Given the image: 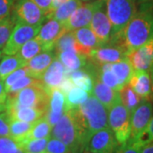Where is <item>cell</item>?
I'll list each match as a JSON object with an SVG mask.
<instances>
[{
	"label": "cell",
	"instance_id": "obj_1",
	"mask_svg": "<svg viewBox=\"0 0 153 153\" xmlns=\"http://www.w3.org/2000/svg\"><path fill=\"white\" fill-rule=\"evenodd\" d=\"M153 39V8L140 9L125 28L111 37L109 43L124 47L127 55Z\"/></svg>",
	"mask_w": 153,
	"mask_h": 153
},
{
	"label": "cell",
	"instance_id": "obj_2",
	"mask_svg": "<svg viewBox=\"0 0 153 153\" xmlns=\"http://www.w3.org/2000/svg\"><path fill=\"white\" fill-rule=\"evenodd\" d=\"M73 110L88 138L94 132L109 127L108 110L91 94L82 104Z\"/></svg>",
	"mask_w": 153,
	"mask_h": 153
},
{
	"label": "cell",
	"instance_id": "obj_3",
	"mask_svg": "<svg viewBox=\"0 0 153 153\" xmlns=\"http://www.w3.org/2000/svg\"><path fill=\"white\" fill-rule=\"evenodd\" d=\"M51 137L65 143L71 152L84 147L88 140V135L76 119L73 108L66 110L60 120L52 128Z\"/></svg>",
	"mask_w": 153,
	"mask_h": 153
},
{
	"label": "cell",
	"instance_id": "obj_4",
	"mask_svg": "<svg viewBox=\"0 0 153 153\" xmlns=\"http://www.w3.org/2000/svg\"><path fill=\"white\" fill-rule=\"evenodd\" d=\"M49 96L42 81L30 85L16 94H8L6 100L7 107H34L47 110Z\"/></svg>",
	"mask_w": 153,
	"mask_h": 153
},
{
	"label": "cell",
	"instance_id": "obj_5",
	"mask_svg": "<svg viewBox=\"0 0 153 153\" xmlns=\"http://www.w3.org/2000/svg\"><path fill=\"white\" fill-rule=\"evenodd\" d=\"M106 15L109 18L111 37L121 33L138 12L136 0H104Z\"/></svg>",
	"mask_w": 153,
	"mask_h": 153
},
{
	"label": "cell",
	"instance_id": "obj_6",
	"mask_svg": "<svg viewBox=\"0 0 153 153\" xmlns=\"http://www.w3.org/2000/svg\"><path fill=\"white\" fill-rule=\"evenodd\" d=\"M130 116L122 102L108 110V125L119 145L127 142L130 137Z\"/></svg>",
	"mask_w": 153,
	"mask_h": 153
},
{
	"label": "cell",
	"instance_id": "obj_7",
	"mask_svg": "<svg viewBox=\"0 0 153 153\" xmlns=\"http://www.w3.org/2000/svg\"><path fill=\"white\" fill-rule=\"evenodd\" d=\"M42 25L33 26L16 22L10 38L3 48V53L7 55L17 54L20 49L27 41L37 36Z\"/></svg>",
	"mask_w": 153,
	"mask_h": 153
},
{
	"label": "cell",
	"instance_id": "obj_8",
	"mask_svg": "<svg viewBox=\"0 0 153 153\" xmlns=\"http://www.w3.org/2000/svg\"><path fill=\"white\" fill-rule=\"evenodd\" d=\"M119 144L109 127L94 132L88 138L85 151L98 153H114Z\"/></svg>",
	"mask_w": 153,
	"mask_h": 153
},
{
	"label": "cell",
	"instance_id": "obj_9",
	"mask_svg": "<svg viewBox=\"0 0 153 153\" xmlns=\"http://www.w3.org/2000/svg\"><path fill=\"white\" fill-rule=\"evenodd\" d=\"M89 27L101 45L107 44L111 38L112 28L109 18L106 15L104 0H100L98 7L94 12Z\"/></svg>",
	"mask_w": 153,
	"mask_h": 153
},
{
	"label": "cell",
	"instance_id": "obj_10",
	"mask_svg": "<svg viewBox=\"0 0 153 153\" xmlns=\"http://www.w3.org/2000/svg\"><path fill=\"white\" fill-rule=\"evenodd\" d=\"M14 17L16 22L27 25H42L45 20L44 12L30 0H17L14 6Z\"/></svg>",
	"mask_w": 153,
	"mask_h": 153
},
{
	"label": "cell",
	"instance_id": "obj_11",
	"mask_svg": "<svg viewBox=\"0 0 153 153\" xmlns=\"http://www.w3.org/2000/svg\"><path fill=\"white\" fill-rule=\"evenodd\" d=\"M127 56L126 49L117 44L108 43L93 49L88 58L93 61L97 66L105 64H112Z\"/></svg>",
	"mask_w": 153,
	"mask_h": 153
},
{
	"label": "cell",
	"instance_id": "obj_12",
	"mask_svg": "<svg viewBox=\"0 0 153 153\" xmlns=\"http://www.w3.org/2000/svg\"><path fill=\"white\" fill-rule=\"evenodd\" d=\"M66 33L67 31L62 23L54 19H49L48 22L42 25L35 38L41 44L44 51H51L55 49L58 39Z\"/></svg>",
	"mask_w": 153,
	"mask_h": 153
},
{
	"label": "cell",
	"instance_id": "obj_13",
	"mask_svg": "<svg viewBox=\"0 0 153 153\" xmlns=\"http://www.w3.org/2000/svg\"><path fill=\"white\" fill-rule=\"evenodd\" d=\"M100 0L88 1L82 3L76 10L71 15L63 25L66 27L67 32H72L79 28L84 27H89L93 17L94 12L98 7Z\"/></svg>",
	"mask_w": 153,
	"mask_h": 153
},
{
	"label": "cell",
	"instance_id": "obj_14",
	"mask_svg": "<svg viewBox=\"0 0 153 153\" xmlns=\"http://www.w3.org/2000/svg\"><path fill=\"white\" fill-rule=\"evenodd\" d=\"M153 113V102L142 100L130 116V137L132 140L147 127Z\"/></svg>",
	"mask_w": 153,
	"mask_h": 153
},
{
	"label": "cell",
	"instance_id": "obj_15",
	"mask_svg": "<svg viewBox=\"0 0 153 153\" xmlns=\"http://www.w3.org/2000/svg\"><path fill=\"white\" fill-rule=\"evenodd\" d=\"M46 92L49 96V102L44 117L53 128L66 111V95L60 88H54Z\"/></svg>",
	"mask_w": 153,
	"mask_h": 153
},
{
	"label": "cell",
	"instance_id": "obj_16",
	"mask_svg": "<svg viewBox=\"0 0 153 153\" xmlns=\"http://www.w3.org/2000/svg\"><path fill=\"white\" fill-rule=\"evenodd\" d=\"M152 51L153 39H152L127 55L134 71H149L153 63Z\"/></svg>",
	"mask_w": 153,
	"mask_h": 153
},
{
	"label": "cell",
	"instance_id": "obj_17",
	"mask_svg": "<svg viewBox=\"0 0 153 153\" xmlns=\"http://www.w3.org/2000/svg\"><path fill=\"white\" fill-rule=\"evenodd\" d=\"M76 40V52L85 57L88 56L93 49L100 46L98 39L89 27L79 28L72 31Z\"/></svg>",
	"mask_w": 153,
	"mask_h": 153
},
{
	"label": "cell",
	"instance_id": "obj_18",
	"mask_svg": "<svg viewBox=\"0 0 153 153\" xmlns=\"http://www.w3.org/2000/svg\"><path fill=\"white\" fill-rule=\"evenodd\" d=\"M91 94H93L107 110L111 108L121 101L120 91L115 90L105 85L96 76L94 80V86Z\"/></svg>",
	"mask_w": 153,
	"mask_h": 153
},
{
	"label": "cell",
	"instance_id": "obj_19",
	"mask_svg": "<svg viewBox=\"0 0 153 153\" xmlns=\"http://www.w3.org/2000/svg\"><path fill=\"white\" fill-rule=\"evenodd\" d=\"M128 84L142 100L153 102L152 79L148 71H134Z\"/></svg>",
	"mask_w": 153,
	"mask_h": 153
},
{
	"label": "cell",
	"instance_id": "obj_20",
	"mask_svg": "<svg viewBox=\"0 0 153 153\" xmlns=\"http://www.w3.org/2000/svg\"><path fill=\"white\" fill-rule=\"evenodd\" d=\"M66 67L57 57H55L41 77V81L44 84L45 90L47 91L54 88L60 87L61 82L66 77Z\"/></svg>",
	"mask_w": 153,
	"mask_h": 153
},
{
	"label": "cell",
	"instance_id": "obj_21",
	"mask_svg": "<svg viewBox=\"0 0 153 153\" xmlns=\"http://www.w3.org/2000/svg\"><path fill=\"white\" fill-rule=\"evenodd\" d=\"M55 57V53L53 50L44 51L34 56L26 65L29 71V76L41 80L44 72L47 70Z\"/></svg>",
	"mask_w": 153,
	"mask_h": 153
},
{
	"label": "cell",
	"instance_id": "obj_22",
	"mask_svg": "<svg viewBox=\"0 0 153 153\" xmlns=\"http://www.w3.org/2000/svg\"><path fill=\"white\" fill-rule=\"evenodd\" d=\"M6 111L9 113L10 119L24 121L27 123H32L44 117L46 111L40 108L34 107H24V106H16V107H7Z\"/></svg>",
	"mask_w": 153,
	"mask_h": 153
},
{
	"label": "cell",
	"instance_id": "obj_23",
	"mask_svg": "<svg viewBox=\"0 0 153 153\" xmlns=\"http://www.w3.org/2000/svg\"><path fill=\"white\" fill-rule=\"evenodd\" d=\"M56 57L69 71L82 69L87 64V57L74 51H62L58 53Z\"/></svg>",
	"mask_w": 153,
	"mask_h": 153
},
{
	"label": "cell",
	"instance_id": "obj_24",
	"mask_svg": "<svg viewBox=\"0 0 153 153\" xmlns=\"http://www.w3.org/2000/svg\"><path fill=\"white\" fill-rule=\"evenodd\" d=\"M82 1L81 0H67L64 4H62L55 10L52 11L48 16L46 17L47 20L54 19L60 23L64 24L71 16V15L76 10L79 6L82 4Z\"/></svg>",
	"mask_w": 153,
	"mask_h": 153
},
{
	"label": "cell",
	"instance_id": "obj_25",
	"mask_svg": "<svg viewBox=\"0 0 153 153\" xmlns=\"http://www.w3.org/2000/svg\"><path fill=\"white\" fill-rule=\"evenodd\" d=\"M66 76L71 78V80L76 87L85 90L89 94H91L94 86L93 77L82 68L75 71H69L66 69Z\"/></svg>",
	"mask_w": 153,
	"mask_h": 153
},
{
	"label": "cell",
	"instance_id": "obj_26",
	"mask_svg": "<svg viewBox=\"0 0 153 153\" xmlns=\"http://www.w3.org/2000/svg\"><path fill=\"white\" fill-rule=\"evenodd\" d=\"M111 70L113 71L123 86H125L126 84L128 83L132 74L134 71L127 56L122 60L111 64Z\"/></svg>",
	"mask_w": 153,
	"mask_h": 153
},
{
	"label": "cell",
	"instance_id": "obj_27",
	"mask_svg": "<svg viewBox=\"0 0 153 153\" xmlns=\"http://www.w3.org/2000/svg\"><path fill=\"white\" fill-rule=\"evenodd\" d=\"M26 63L16 54L13 55H4L0 61V76L4 81L13 71L26 66Z\"/></svg>",
	"mask_w": 153,
	"mask_h": 153
},
{
	"label": "cell",
	"instance_id": "obj_28",
	"mask_svg": "<svg viewBox=\"0 0 153 153\" xmlns=\"http://www.w3.org/2000/svg\"><path fill=\"white\" fill-rule=\"evenodd\" d=\"M33 128L32 123H27L24 121L11 119L10 126V136L22 144L27 140L28 134Z\"/></svg>",
	"mask_w": 153,
	"mask_h": 153
},
{
	"label": "cell",
	"instance_id": "obj_29",
	"mask_svg": "<svg viewBox=\"0 0 153 153\" xmlns=\"http://www.w3.org/2000/svg\"><path fill=\"white\" fill-rule=\"evenodd\" d=\"M44 52V49L41 44L36 38H33L27 41L18 51L17 55L26 64L34 56Z\"/></svg>",
	"mask_w": 153,
	"mask_h": 153
},
{
	"label": "cell",
	"instance_id": "obj_30",
	"mask_svg": "<svg viewBox=\"0 0 153 153\" xmlns=\"http://www.w3.org/2000/svg\"><path fill=\"white\" fill-rule=\"evenodd\" d=\"M51 131H52V126L49 124V122L44 116L33 123V128L30 133L28 134L27 140L30 139L49 138L51 136Z\"/></svg>",
	"mask_w": 153,
	"mask_h": 153
},
{
	"label": "cell",
	"instance_id": "obj_31",
	"mask_svg": "<svg viewBox=\"0 0 153 153\" xmlns=\"http://www.w3.org/2000/svg\"><path fill=\"white\" fill-rule=\"evenodd\" d=\"M99 67H100L99 74L96 75L99 79L110 88H113L115 90L120 91L123 86L121 84L118 78L116 76L113 71L111 70V64H105Z\"/></svg>",
	"mask_w": 153,
	"mask_h": 153
},
{
	"label": "cell",
	"instance_id": "obj_32",
	"mask_svg": "<svg viewBox=\"0 0 153 153\" xmlns=\"http://www.w3.org/2000/svg\"><path fill=\"white\" fill-rule=\"evenodd\" d=\"M120 96L122 103L130 111V113L136 108L142 100V99L132 89V88L128 84H126L121 89Z\"/></svg>",
	"mask_w": 153,
	"mask_h": 153
},
{
	"label": "cell",
	"instance_id": "obj_33",
	"mask_svg": "<svg viewBox=\"0 0 153 153\" xmlns=\"http://www.w3.org/2000/svg\"><path fill=\"white\" fill-rule=\"evenodd\" d=\"M65 95L66 109H72L82 104L88 99L89 94L80 88L74 86Z\"/></svg>",
	"mask_w": 153,
	"mask_h": 153
},
{
	"label": "cell",
	"instance_id": "obj_34",
	"mask_svg": "<svg viewBox=\"0 0 153 153\" xmlns=\"http://www.w3.org/2000/svg\"><path fill=\"white\" fill-rule=\"evenodd\" d=\"M55 55L62 51L76 52V40L72 32H67L60 37L55 45Z\"/></svg>",
	"mask_w": 153,
	"mask_h": 153
},
{
	"label": "cell",
	"instance_id": "obj_35",
	"mask_svg": "<svg viewBox=\"0 0 153 153\" xmlns=\"http://www.w3.org/2000/svg\"><path fill=\"white\" fill-rule=\"evenodd\" d=\"M16 23L15 17L0 18V49L4 47Z\"/></svg>",
	"mask_w": 153,
	"mask_h": 153
},
{
	"label": "cell",
	"instance_id": "obj_36",
	"mask_svg": "<svg viewBox=\"0 0 153 153\" xmlns=\"http://www.w3.org/2000/svg\"><path fill=\"white\" fill-rule=\"evenodd\" d=\"M49 138L27 140L22 144V149L25 152L44 153Z\"/></svg>",
	"mask_w": 153,
	"mask_h": 153
},
{
	"label": "cell",
	"instance_id": "obj_37",
	"mask_svg": "<svg viewBox=\"0 0 153 153\" xmlns=\"http://www.w3.org/2000/svg\"><path fill=\"white\" fill-rule=\"evenodd\" d=\"M70 148L60 140L51 137L49 139L44 153H71Z\"/></svg>",
	"mask_w": 153,
	"mask_h": 153
},
{
	"label": "cell",
	"instance_id": "obj_38",
	"mask_svg": "<svg viewBox=\"0 0 153 153\" xmlns=\"http://www.w3.org/2000/svg\"><path fill=\"white\" fill-rule=\"evenodd\" d=\"M39 81H41V80L34 78V77L31 76H23L22 78H20L19 80H17L12 86L9 88V89L7 90V94H16L17 92H19V91H21L23 88H25L28 87L30 85H33L34 83H37Z\"/></svg>",
	"mask_w": 153,
	"mask_h": 153
},
{
	"label": "cell",
	"instance_id": "obj_39",
	"mask_svg": "<svg viewBox=\"0 0 153 153\" xmlns=\"http://www.w3.org/2000/svg\"><path fill=\"white\" fill-rule=\"evenodd\" d=\"M21 148V144L10 136L0 137V153H16Z\"/></svg>",
	"mask_w": 153,
	"mask_h": 153
},
{
	"label": "cell",
	"instance_id": "obj_40",
	"mask_svg": "<svg viewBox=\"0 0 153 153\" xmlns=\"http://www.w3.org/2000/svg\"><path fill=\"white\" fill-rule=\"evenodd\" d=\"M25 76H29V71H28L27 66L19 68V69H17L15 71H13L12 73H10L4 80V88H5L6 92L9 89V88L12 86L15 82H16L17 80H19L20 78H22V77Z\"/></svg>",
	"mask_w": 153,
	"mask_h": 153
},
{
	"label": "cell",
	"instance_id": "obj_41",
	"mask_svg": "<svg viewBox=\"0 0 153 153\" xmlns=\"http://www.w3.org/2000/svg\"><path fill=\"white\" fill-rule=\"evenodd\" d=\"M10 117L5 111L0 112V137L10 136Z\"/></svg>",
	"mask_w": 153,
	"mask_h": 153
},
{
	"label": "cell",
	"instance_id": "obj_42",
	"mask_svg": "<svg viewBox=\"0 0 153 153\" xmlns=\"http://www.w3.org/2000/svg\"><path fill=\"white\" fill-rule=\"evenodd\" d=\"M14 2L15 0H0V18L10 16L15 6Z\"/></svg>",
	"mask_w": 153,
	"mask_h": 153
},
{
	"label": "cell",
	"instance_id": "obj_43",
	"mask_svg": "<svg viewBox=\"0 0 153 153\" xmlns=\"http://www.w3.org/2000/svg\"><path fill=\"white\" fill-rule=\"evenodd\" d=\"M121 146L117 149L116 153H140V146L135 143L128 140L127 142L120 145Z\"/></svg>",
	"mask_w": 153,
	"mask_h": 153
},
{
	"label": "cell",
	"instance_id": "obj_44",
	"mask_svg": "<svg viewBox=\"0 0 153 153\" xmlns=\"http://www.w3.org/2000/svg\"><path fill=\"white\" fill-rule=\"evenodd\" d=\"M34 3L36 5H38L42 10L44 12V15L46 16L51 9L52 0H30Z\"/></svg>",
	"mask_w": 153,
	"mask_h": 153
},
{
	"label": "cell",
	"instance_id": "obj_45",
	"mask_svg": "<svg viewBox=\"0 0 153 153\" xmlns=\"http://www.w3.org/2000/svg\"><path fill=\"white\" fill-rule=\"evenodd\" d=\"M8 97V94L6 92L4 81H0V104H5Z\"/></svg>",
	"mask_w": 153,
	"mask_h": 153
},
{
	"label": "cell",
	"instance_id": "obj_46",
	"mask_svg": "<svg viewBox=\"0 0 153 153\" xmlns=\"http://www.w3.org/2000/svg\"><path fill=\"white\" fill-rule=\"evenodd\" d=\"M140 9H152L153 8V0H136Z\"/></svg>",
	"mask_w": 153,
	"mask_h": 153
},
{
	"label": "cell",
	"instance_id": "obj_47",
	"mask_svg": "<svg viewBox=\"0 0 153 153\" xmlns=\"http://www.w3.org/2000/svg\"><path fill=\"white\" fill-rule=\"evenodd\" d=\"M145 131L146 132V134H147V135L150 138V140H151V141H152L153 140V113L152 116V117H151V120L149 122V123H148L147 127L145 128Z\"/></svg>",
	"mask_w": 153,
	"mask_h": 153
},
{
	"label": "cell",
	"instance_id": "obj_48",
	"mask_svg": "<svg viewBox=\"0 0 153 153\" xmlns=\"http://www.w3.org/2000/svg\"><path fill=\"white\" fill-rule=\"evenodd\" d=\"M67 0H52V4H51V9H50V11H49V13L45 16V19H46V17L49 16V14L52 12V11H54L56 9V8H58L59 6L61 5L62 4H64L65 2H66Z\"/></svg>",
	"mask_w": 153,
	"mask_h": 153
},
{
	"label": "cell",
	"instance_id": "obj_49",
	"mask_svg": "<svg viewBox=\"0 0 153 153\" xmlns=\"http://www.w3.org/2000/svg\"><path fill=\"white\" fill-rule=\"evenodd\" d=\"M140 153H153V140L140 148Z\"/></svg>",
	"mask_w": 153,
	"mask_h": 153
},
{
	"label": "cell",
	"instance_id": "obj_50",
	"mask_svg": "<svg viewBox=\"0 0 153 153\" xmlns=\"http://www.w3.org/2000/svg\"><path fill=\"white\" fill-rule=\"evenodd\" d=\"M148 72H149V74H150V76H151V77H153V63L152 64V66L150 67Z\"/></svg>",
	"mask_w": 153,
	"mask_h": 153
},
{
	"label": "cell",
	"instance_id": "obj_51",
	"mask_svg": "<svg viewBox=\"0 0 153 153\" xmlns=\"http://www.w3.org/2000/svg\"><path fill=\"white\" fill-rule=\"evenodd\" d=\"M6 110V105L5 104H0V112L4 111Z\"/></svg>",
	"mask_w": 153,
	"mask_h": 153
},
{
	"label": "cell",
	"instance_id": "obj_52",
	"mask_svg": "<svg viewBox=\"0 0 153 153\" xmlns=\"http://www.w3.org/2000/svg\"><path fill=\"white\" fill-rule=\"evenodd\" d=\"M16 153H25V152L23 151V149H22V148H21V149H19V150H18V151H17Z\"/></svg>",
	"mask_w": 153,
	"mask_h": 153
},
{
	"label": "cell",
	"instance_id": "obj_53",
	"mask_svg": "<svg viewBox=\"0 0 153 153\" xmlns=\"http://www.w3.org/2000/svg\"><path fill=\"white\" fill-rule=\"evenodd\" d=\"M151 79H152V92L153 94V77H151Z\"/></svg>",
	"mask_w": 153,
	"mask_h": 153
},
{
	"label": "cell",
	"instance_id": "obj_54",
	"mask_svg": "<svg viewBox=\"0 0 153 153\" xmlns=\"http://www.w3.org/2000/svg\"><path fill=\"white\" fill-rule=\"evenodd\" d=\"M84 153H98V152H88V151H85Z\"/></svg>",
	"mask_w": 153,
	"mask_h": 153
},
{
	"label": "cell",
	"instance_id": "obj_55",
	"mask_svg": "<svg viewBox=\"0 0 153 153\" xmlns=\"http://www.w3.org/2000/svg\"><path fill=\"white\" fill-rule=\"evenodd\" d=\"M82 2H88V1H92V0H81Z\"/></svg>",
	"mask_w": 153,
	"mask_h": 153
},
{
	"label": "cell",
	"instance_id": "obj_56",
	"mask_svg": "<svg viewBox=\"0 0 153 153\" xmlns=\"http://www.w3.org/2000/svg\"><path fill=\"white\" fill-rule=\"evenodd\" d=\"M1 55H2V52H1V50H0V58H1Z\"/></svg>",
	"mask_w": 153,
	"mask_h": 153
},
{
	"label": "cell",
	"instance_id": "obj_57",
	"mask_svg": "<svg viewBox=\"0 0 153 153\" xmlns=\"http://www.w3.org/2000/svg\"><path fill=\"white\" fill-rule=\"evenodd\" d=\"M0 81H3V80H2V78H1V76H0Z\"/></svg>",
	"mask_w": 153,
	"mask_h": 153
},
{
	"label": "cell",
	"instance_id": "obj_58",
	"mask_svg": "<svg viewBox=\"0 0 153 153\" xmlns=\"http://www.w3.org/2000/svg\"><path fill=\"white\" fill-rule=\"evenodd\" d=\"M152 59H153V51H152Z\"/></svg>",
	"mask_w": 153,
	"mask_h": 153
},
{
	"label": "cell",
	"instance_id": "obj_59",
	"mask_svg": "<svg viewBox=\"0 0 153 153\" xmlns=\"http://www.w3.org/2000/svg\"><path fill=\"white\" fill-rule=\"evenodd\" d=\"M25 153H32V152H25Z\"/></svg>",
	"mask_w": 153,
	"mask_h": 153
}]
</instances>
